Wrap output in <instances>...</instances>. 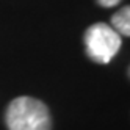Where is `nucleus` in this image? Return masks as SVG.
Returning a JSON list of instances; mask_svg holds the SVG:
<instances>
[{
	"label": "nucleus",
	"instance_id": "1",
	"mask_svg": "<svg viewBox=\"0 0 130 130\" xmlns=\"http://www.w3.org/2000/svg\"><path fill=\"white\" fill-rule=\"evenodd\" d=\"M8 130H52V118L47 105L33 97H17L6 108Z\"/></svg>",
	"mask_w": 130,
	"mask_h": 130
},
{
	"label": "nucleus",
	"instance_id": "2",
	"mask_svg": "<svg viewBox=\"0 0 130 130\" xmlns=\"http://www.w3.org/2000/svg\"><path fill=\"white\" fill-rule=\"evenodd\" d=\"M88 57L100 64H108L121 49V35L107 24H94L85 31Z\"/></svg>",
	"mask_w": 130,
	"mask_h": 130
},
{
	"label": "nucleus",
	"instance_id": "3",
	"mask_svg": "<svg viewBox=\"0 0 130 130\" xmlns=\"http://www.w3.org/2000/svg\"><path fill=\"white\" fill-rule=\"evenodd\" d=\"M130 8L124 6L121 8L118 13L113 14L111 17V25H113V30L118 31L119 35L128 36L130 35Z\"/></svg>",
	"mask_w": 130,
	"mask_h": 130
},
{
	"label": "nucleus",
	"instance_id": "4",
	"mask_svg": "<svg viewBox=\"0 0 130 130\" xmlns=\"http://www.w3.org/2000/svg\"><path fill=\"white\" fill-rule=\"evenodd\" d=\"M122 0H97V3L105 6V8H111V6H116L118 3H121Z\"/></svg>",
	"mask_w": 130,
	"mask_h": 130
}]
</instances>
